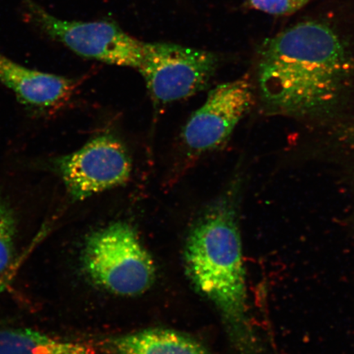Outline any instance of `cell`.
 <instances>
[{"instance_id":"obj_5","label":"cell","mask_w":354,"mask_h":354,"mask_svg":"<svg viewBox=\"0 0 354 354\" xmlns=\"http://www.w3.org/2000/svg\"><path fill=\"white\" fill-rule=\"evenodd\" d=\"M24 2L30 15L44 32L78 55L105 64L138 68L145 42L132 37L113 22L62 20L33 0Z\"/></svg>"},{"instance_id":"obj_11","label":"cell","mask_w":354,"mask_h":354,"mask_svg":"<svg viewBox=\"0 0 354 354\" xmlns=\"http://www.w3.org/2000/svg\"><path fill=\"white\" fill-rule=\"evenodd\" d=\"M17 221L10 206L0 199V277L12 268L15 261Z\"/></svg>"},{"instance_id":"obj_12","label":"cell","mask_w":354,"mask_h":354,"mask_svg":"<svg viewBox=\"0 0 354 354\" xmlns=\"http://www.w3.org/2000/svg\"><path fill=\"white\" fill-rule=\"evenodd\" d=\"M257 10L276 16H286L302 10L312 0H248Z\"/></svg>"},{"instance_id":"obj_6","label":"cell","mask_w":354,"mask_h":354,"mask_svg":"<svg viewBox=\"0 0 354 354\" xmlns=\"http://www.w3.org/2000/svg\"><path fill=\"white\" fill-rule=\"evenodd\" d=\"M56 165L76 201L125 185L132 171L126 146L110 134L95 137L77 152L57 159Z\"/></svg>"},{"instance_id":"obj_14","label":"cell","mask_w":354,"mask_h":354,"mask_svg":"<svg viewBox=\"0 0 354 354\" xmlns=\"http://www.w3.org/2000/svg\"><path fill=\"white\" fill-rule=\"evenodd\" d=\"M345 140L351 147L354 150V127L349 128L345 131Z\"/></svg>"},{"instance_id":"obj_10","label":"cell","mask_w":354,"mask_h":354,"mask_svg":"<svg viewBox=\"0 0 354 354\" xmlns=\"http://www.w3.org/2000/svg\"><path fill=\"white\" fill-rule=\"evenodd\" d=\"M91 343L66 342L30 329L0 330V354H98Z\"/></svg>"},{"instance_id":"obj_7","label":"cell","mask_w":354,"mask_h":354,"mask_svg":"<svg viewBox=\"0 0 354 354\" xmlns=\"http://www.w3.org/2000/svg\"><path fill=\"white\" fill-rule=\"evenodd\" d=\"M249 80L221 84L211 91L203 104L185 124L183 139L189 151L198 154L218 148L254 103Z\"/></svg>"},{"instance_id":"obj_13","label":"cell","mask_w":354,"mask_h":354,"mask_svg":"<svg viewBox=\"0 0 354 354\" xmlns=\"http://www.w3.org/2000/svg\"><path fill=\"white\" fill-rule=\"evenodd\" d=\"M21 261V258L19 261H16V263L12 266L10 271L0 277V295L11 285L13 278L15 277L17 272L19 271Z\"/></svg>"},{"instance_id":"obj_2","label":"cell","mask_w":354,"mask_h":354,"mask_svg":"<svg viewBox=\"0 0 354 354\" xmlns=\"http://www.w3.org/2000/svg\"><path fill=\"white\" fill-rule=\"evenodd\" d=\"M239 190L234 183L193 224L185 241V268L194 289L219 313L238 353L261 354L248 299Z\"/></svg>"},{"instance_id":"obj_4","label":"cell","mask_w":354,"mask_h":354,"mask_svg":"<svg viewBox=\"0 0 354 354\" xmlns=\"http://www.w3.org/2000/svg\"><path fill=\"white\" fill-rule=\"evenodd\" d=\"M219 66L218 55L171 43H144L138 66L155 106L187 99L209 85Z\"/></svg>"},{"instance_id":"obj_1","label":"cell","mask_w":354,"mask_h":354,"mask_svg":"<svg viewBox=\"0 0 354 354\" xmlns=\"http://www.w3.org/2000/svg\"><path fill=\"white\" fill-rule=\"evenodd\" d=\"M257 78L270 115L322 118L335 112L354 82V56L325 21H299L266 39Z\"/></svg>"},{"instance_id":"obj_3","label":"cell","mask_w":354,"mask_h":354,"mask_svg":"<svg viewBox=\"0 0 354 354\" xmlns=\"http://www.w3.org/2000/svg\"><path fill=\"white\" fill-rule=\"evenodd\" d=\"M81 265L93 284L122 297L146 293L157 276L153 257L136 229L126 221H117L88 234Z\"/></svg>"},{"instance_id":"obj_9","label":"cell","mask_w":354,"mask_h":354,"mask_svg":"<svg viewBox=\"0 0 354 354\" xmlns=\"http://www.w3.org/2000/svg\"><path fill=\"white\" fill-rule=\"evenodd\" d=\"M0 82L15 93L22 103L48 108L72 95V80L24 68L0 55Z\"/></svg>"},{"instance_id":"obj_8","label":"cell","mask_w":354,"mask_h":354,"mask_svg":"<svg viewBox=\"0 0 354 354\" xmlns=\"http://www.w3.org/2000/svg\"><path fill=\"white\" fill-rule=\"evenodd\" d=\"M90 343L105 354H211L192 336L171 329L151 328L101 336Z\"/></svg>"}]
</instances>
